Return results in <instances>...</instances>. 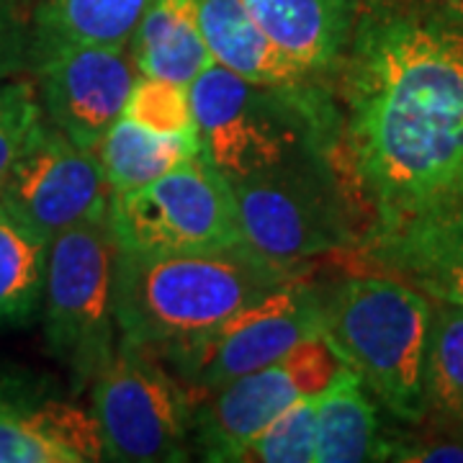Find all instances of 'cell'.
<instances>
[{
  "label": "cell",
  "mask_w": 463,
  "mask_h": 463,
  "mask_svg": "<svg viewBox=\"0 0 463 463\" xmlns=\"http://www.w3.org/2000/svg\"><path fill=\"white\" fill-rule=\"evenodd\" d=\"M109 227L116 248L139 255L245 245L230 183L201 152L155 181L114 194Z\"/></svg>",
  "instance_id": "cell-9"
},
{
  "label": "cell",
  "mask_w": 463,
  "mask_h": 463,
  "mask_svg": "<svg viewBox=\"0 0 463 463\" xmlns=\"http://www.w3.org/2000/svg\"><path fill=\"white\" fill-rule=\"evenodd\" d=\"M124 116L155 134L196 132L188 85L160 78H137Z\"/></svg>",
  "instance_id": "cell-24"
},
{
  "label": "cell",
  "mask_w": 463,
  "mask_h": 463,
  "mask_svg": "<svg viewBox=\"0 0 463 463\" xmlns=\"http://www.w3.org/2000/svg\"><path fill=\"white\" fill-rule=\"evenodd\" d=\"M365 461H383V432L364 381L345 365L315 397V463Z\"/></svg>",
  "instance_id": "cell-18"
},
{
  "label": "cell",
  "mask_w": 463,
  "mask_h": 463,
  "mask_svg": "<svg viewBox=\"0 0 463 463\" xmlns=\"http://www.w3.org/2000/svg\"><path fill=\"white\" fill-rule=\"evenodd\" d=\"M350 252L371 273L407 283L438 304L463 307V209L368 237Z\"/></svg>",
  "instance_id": "cell-13"
},
{
  "label": "cell",
  "mask_w": 463,
  "mask_h": 463,
  "mask_svg": "<svg viewBox=\"0 0 463 463\" xmlns=\"http://www.w3.org/2000/svg\"><path fill=\"white\" fill-rule=\"evenodd\" d=\"M42 118L44 111L36 85L16 78L0 80V185L11 173L18 155L26 149Z\"/></svg>",
  "instance_id": "cell-25"
},
{
  "label": "cell",
  "mask_w": 463,
  "mask_h": 463,
  "mask_svg": "<svg viewBox=\"0 0 463 463\" xmlns=\"http://www.w3.org/2000/svg\"><path fill=\"white\" fill-rule=\"evenodd\" d=\"M103 461L93 412L70 402L0 397V463Z\"/></svg>",
  "instance_id": "cell-15"
},
{
  "label": "cell",
  "mask_w": 463,
  "mask_h": 463,
  "mask_svg": "<svg viewBox=\"0 0 463 463\" xmlns=\"http://www.w3.org/2000/svg\"><path fill=\"white\" fill-rule=\"evenodd\" d=\"M44 118L85 149L124 116L139 70L127 47H57L32 57Z\"/></svg>",
  "instance_id": "cell-12"
},
{
  "label": "cell",
  "mask_w": 463,
  "mask_h": 463,
  "mask_svg": "<svg viewBox=\"0 0 463 463\" xmlns=\"http://www.w3.org/2000/svg\"><path fill=\"white\" fill-rule=\"evenodd\" d=\"M199 8L201 32L216 65L250 83L301 96L335 90L279 50L248 16L240 0H199Z\"/></svg>",
  "instance_id": "cell-16"
},
{
  "label": "cell",
  "mask_w": 463,
  "mask_h": 463,
  "mask_svg": "<svg viewBox=\"0 0 463 463\" xmlns=\"http://www.w3.org/2000/svg\"><path fill=\"white\" fill-rule=\"evenodd\" d=\"M412 432L383 435V461L407 463H463V446L428 430L422 425H412Z\"/></svg>",
  "instance_id": "cell-26"
},
{
  "label": "cell",
  "mask_w": 463,
  "mask_h": 463,
  "mask_svg": "<svg viewBox=\"0 0 463 463\" xmlns=\"http://www.w3.org/2000/svg\"><path fill=\"white\" fill-rule=\"evenodd\" d=\"M116 248L109 219L85 222L50 240L42 322L50 355L80 392L114 358L118 345Z\"/></svg>",
  "instance_id": "cell-6"
},
{
  "label": "cell",
  "mask_w": 463,
  "mask_h": 463,
  "mask_svg": "<svg viewBox=\"0 0 463 463\" xmlns=\"http://www.w3.org/2000/svg\"><path fill=\"white\" fill-rule=\"evenodd\" d=\"M111 199L99 155L75 145L47 118L0 185V203L47 240L85 222L109 219Z\"/></svg>",
  "instance_id": "cell-11"
},
{
  "label": "cell",
  "mask_w": 463,
  "mask_h": 463,
  "mask_svg": "<svg viewBox=\"0 0 463 463\" xmlns=\"http://www.w3.org/2000/svg\"><path fill=\"white\" fill-rule=\"evenodd\" d=\"M309 263H283L248 245L203 252L116 255L118 335L157 347L214 327L248 301L298 276Z\"/></svg>",
  "instance_id": "cell-2"
},
{
  "label": "cell",
  "mask_w": 463,
  "mask_h": 463,
  "mask_svg": "<svg viewBox=\"0 0 463 463\" xmlns=\"http://www.w3.org/2000/svg\"><path fill=\"white\" fill-rule=\"evenodd\" d=\"M32 67V26L18 0H0V80L18 78Z\"/></svg>",
  "instance_id": "cell-27"
},
{
  "label": "cell",
  "mask_w": 463,
  "mask_h": 463,
  "mask_svg": "<svg viewBox=\"0 0 463 463\" xmlns=\"http://www.w3.org/2000/svg\"><path fill=\"white\" fill-rule=\"evenodd\" d=\"M199 134H155L121 116L100 137L96 155L114 194L139 188L199 155Z\"/></svg>",
  "instance_id": "cell-20"
},
{
  "label": "cell",
  "mask_w": 463,
  "mask_h": 463,
  "mask_svg": "<svg viewBox=\"0 0 463 463\" xmlns=\"http://www.w3.org/2000/svg\"><path fill=\"white\" fill-rule=\"evenodd\" d=\"M232 463H315V397L297 399L252 435Z\"/></svg>",
  "instance_id": "cell-23"
},
{
  "label": "cell",
  "mask_w": 463,
  "mask_h": 463,
  "mask_svg": "<svg viewBox=\"0 0 463 463\" xmlns=\"http://www.w3.org/2000/svg\"><path fill=\"white\" fill-rule=\"evenodd\" d=\"M345 368L330 340L317 332L276 364L194 399L191 448L201 461L232 463L237 448L301 397H319Z\"/></svg>",
  "instance_id": "cell-10"
},
{
  "label": "cell",
  "mask_w": 463,
  "mask_h": 463,
  "mask_svg": "<svg viewBox=\"0 0 463 463\" xmlns=\"http://www.w3.org/2000/svg\"><path fill=\"white\" fill-rule=\"evenodd\" d=\"M50 240L0 203V325H26L42 309Z\"/></svg>",
  "instance_id": "cell-22"
},
{
  "label": "cell",
  "mask_w": 463,
  "mask_h": 463,
  "mask_svg": "<svg viewBox=\"0 0 463 463\" xmlns=\"http://www.w3.org/2000/svg\"><path fill=\"white\" fill-rule=\"evenodd\" d=\"M240 5L279 50L335 88L361 0H240Z\"/></svg>",
  "instance_id": "cell-14"
},
{
  "label": "cell",
  "mask_w": 463,
  "mask_h": 463,
  "mask_svg": "<svg viewBox=\"0 0 463 463\" xmlns=\"http://www.w3.org/2000/svg\"><path fill=\"white\" fill-rule=\"evenodd\" d=\"M152 0H42L32 21V57L57 47H127Z\"/></svg>",
  "instance_id": "cell-19"
},
{
  "label": "cell",
  "mask_w": 463,
  "mask_h": 463,
  "mask_svg": "<svg viewBox=\"0 0 463 463\" xmlns=\"http://www.w3.org/2000/svg\"><path fill=\"white\" fill-rule=\"evenodd\" d=\"M322 332L319 283L298 276L224 317L209 330L149 347L196 397L276 364L301 340Z\"/></svg>",
  "instance_id": "cell-7"
},
{
  "label": "cell",
  "mask_w": 463,
  "mask_h": 463,
  "mask_svg": "<svg viewBox=\"0 0 463 463\" xmlns=\"http://www.w3.org/2000/svg\"><path fill=\"white\" fill-rule=\"evenodd\" d=\"M322 335L368 394L407 425L422 420V383L435 301L381 273L319 283Z\"/></svg>",
  "instance_id": "cell-4"
},
{
  "label": "cell",
  "mask_w": 463,
  "mask_h": 463,
  "mask_svg": "<svg viewBox=\"0 0 463 463\" xmlns=\"http://www.w3.org/2000/svg\"><path fill=\"white\" fill-rule=\"evenodd\" d=\"M90 389L103 461L181 463L194 456V394L155 350L118 337Z\"/></svg>",
  "instance_id": "cell-8"
},
{
  "label": "cell",
  "mask_w": 463,
  "mask_h": 463,
  "mask_svg": "<svg viewBox=\"0 0 463 463\" xmlns=\"http://www.w3.org/2000/svg\"><path fill=\"white\" fill-rule=\"evenodd\" d=\"M335 99L358 242L463 209V0H361Z\"/></svg>",
  "instance_id": "cell-1"
},
{
  "label": "cell",
  "mask_w": 463,
  "mask_h": 463,
  "mask_svg": "<svg viewBox=\"0 0 463 463\" xmlns=\"http://www.w3.org/2000/svg\"><path fill=\"white\" fill-rule=\"evenodd\" d=\"M245 245L283 263H312L350 252L361 219L335 157L297 163L227 181Z\"/></svg>",
  "instance_id": "cell-5"
},
{
  "label": "cell",
  "mask_w": 463,
  "mask_h": 463,
  "mask_svg": "<svg viewBox=\"0 0 463 463\" xmlns=\"http://www.w3.org/2000/svg\"><path fill=\"white\" fill-rule=\"evenodd\" d=\"M420 425L463 446V307L435 301Z\"/></svg>",
  "instance_id": "cell-21"
},
{
  "label": "cell",
  "mask_w": 463,
  "mask_h": 463,
  "mask_svg": "<svg viewBox=\"0 0 463 463\" xmlns=\"http://www.w3.org/2000/svg\"><path fill=\"white\" fill-rule=\"evenodd\" d=\"M188 93L201 155L227 181L304 157L337 160L343 118L335 90L288 93L250 83L212 62L188 85Z\"/></svg>",
  "instance_id": "cell-3"
},
{
  "label": "cell",
  "mask_w": 463,
  "mask_h": 463,
  "mask_svg": "<svg viewBox=\"0 0 463 463\" xmlns=\"http://www.w3.org/2000/svg\"><path fill=\"white\" fill-rule=\"evenodd\" d=\"M129 52L139 75L191 85L212 65V52L201 32L199 0H152Z\"/></svg>",
  "instance_id": "cell-17"
}]
</instances>
